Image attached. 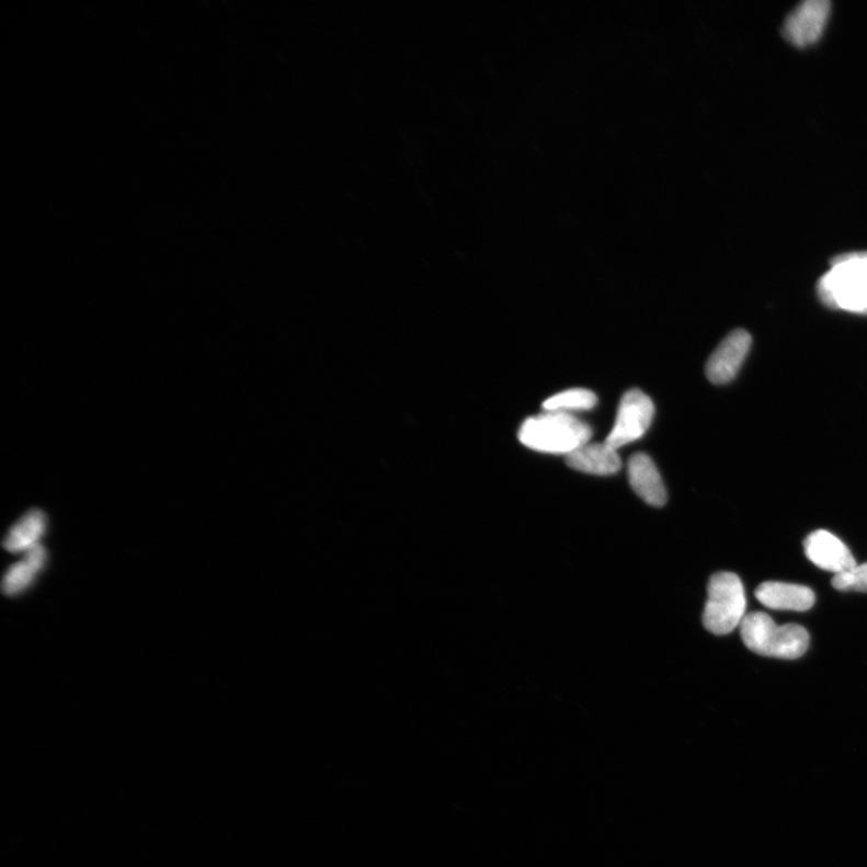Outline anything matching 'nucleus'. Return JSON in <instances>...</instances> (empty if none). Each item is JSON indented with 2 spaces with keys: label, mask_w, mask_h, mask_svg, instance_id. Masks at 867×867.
<instances>
[{
  "label": "nucleus",
  "mask_w": 867,
  "mask_h": 867,
  "mask_svg": "<svg viewBox=\"0 0 867 867\" xmlns=\"http://www.w3.org/2000/svg\"><path fill=\"white\" fill-rule=\"evenodd\" d=\"M817 290L830 309L867 315V252L837 255Z\"/></svg>",
  "instance_id": "nucleus-1"
},
{
  "label": "nucleus",
  "mask_w": 867,
  "mask_h": 867,
  "mask_svg": "<svg viewBox=\"0 0 867 867\" xmlns=\"http://www.w3.org/2000/svg\"><path fill=\"white\" fill-rule=\"evenodd\" d=\"M597 402L596 396L589 389L575 388L566 390L548 398L543 409L545 411H587L595 408Z\"/></svg>",
  "instance_id": "nucleus-14"
},
{
  "label": "nucleus",
  "mask_w": 867,
  "mask_h": 867,
  "mask_svg": "<svg viewBox=\"0 0 867 867\" xmlns=\"http://www.w3.org/2000/svg\"><path fill=\"white\" fill-rule=\"evenodd\" d=\"M829 15L828 0H806L791 12L785 23L786 39L798 47L814 44L821 38Z\"/></svg>",
  "instance_id": "nucleus-7"
},
{
  "label": "nucleus",
  "mask_w": 867,
  "mask_h": 867,
  "mask_svg": "<svg viewBox=\"0 0 867 867\" xmlns=\"http://www.w3.org/2000/svg\"><path fill=\"white\" fill-rule=\"evenodd\" d=\"M803 548L815 567L834 572L835 575L857 566L849 548L826 531H817L806 537Z\"/></svg>",
  "instance_id": "nucleus-8"
},
{
  "label": "nucleus",
  "mask_w": 867,
  "mask_h": 867,
  "mask_svg": "<svg viewBox=\"0 0 867 867\" xmlns=\"http://www.w3.org/2000/svg\"><path fill=\"white\" fill-rule=\"evenodd\" d=\"M654 418V404L651 398L639 389H631L623 396L614 430L606 438V444L615 449L637 442L649 431Z\"/></svg>",
  "instance_id": "nucleus-5"
},
{
  "label": "nucleus",
  "mask_w": 867,
  "mask_h": 867,
  "mask_svg": "<svg viewBox=\"0 0 867 867\" xmlns=\"http://www.w3.org/2000/svg\"><path fill=\"white\" fill-rule=\"evenodd\" d=\"M567 464L573 470L597 476L614 475L621 468L617 449L606 443L583 445L567 456Z\"/></svg>",
  "instance_id": "nucleus-11"
},
{
  "label": "nucleus",
  "mask_w": 867,
  "mask_h": 867,
  "mask_svg": "<svg viewBox=\"0 0 867 867\" xmlns=\"http://www.w3.org/2000/svg\"><path fill=\"white\" fill-rule=\"evenodd\" d=\"M746 613V594L741 580L732 572H718L708 583L704 611L705 628L716 635H727L741 626Z\"/></svg>",
  "instance_id": "nucleus-4"
},
{
  "label": "nucleus",
  "mask_w": 867,
  "mask_h": 867,
  "mask_svg": "<svg viewBox=\"0 0 867 867\" xmlns=\"http://www.w3.org/2000/svg\"><path fill=\"white\" fill-rule=\"evenodd\" d=\"M756 600L764 606L782 611L810 609L815 602L813 591L805 585L785 582H765L755 591Z\"/></svg>",
  "instance_id": "nucleus-10"
},
{
  "label": "nucleus",
  "mask_w": 867,
  "mask_h": 867,
  "mask_svg": "<svg viewBox=\"0 0 867 867\" xmlns=\"http://www.w3.org/2000/svg\"><path fill=\"white\" fill-rule=\"evenodd\" d=\"M832 583L837 591L867 593V563L837 573Z\"/></svg>",
  "instance_id": "nucleus-15"
},
{
  "label": "nucleus",
  "mask_w": 867,
  "mask_h": 867,
  "mask_svg": "<svg viewBox=\"0 0 867 867\" xmlns=\"http://www.w3.org/2000/svg\"><path fill=\"white\" fill-rule=\"evenodd\" d=\"M740 628L744 644L756 654L797 659L809 649L808 630L798 625L777 626L771 616L763 613L748 615Z\"/></svg>",
  "instance_id": "nucleus-3"
},
{
  "label": "nucleus",
  "mask_w": 867,
  "mask_h": 867,
  "mask_svg": "<svg viewBox=\"0 0 867 867\" xmlns=\"http://www.w3.org/2000/svg\"><path fill=\"white\" fill-rule=\"evenodd\" d=\"M629 482L643 502L654 507L666 504V490L654 461L649 455L637 454L628 463Z\"/></svg>",
  "instance_id": "nucleus-9"
},
{
  "label": "nucleus",
  "mask_w": 867,
  "mask_h": 867,
  "mask_svg": "<svg viewBox=\"0 0 867 867\" xmlns=\"http://www.w3.org/2000/svg\"><path fill=\"white\" fill-rule=\"evenodd\" d=\"M46 557L45 548L39 544L30 548L26 557L7 572L2 584L4 594L12 596L26 590L44 568Z\"/></svg>",
  "instance_id": "nucleus-12"
},
{
  "label": "nucleus",
  "mask_w": 867,
  "mask_h": 867,
  "mask_svg": "<svg viewBox=\"0 0 867 867\" xmlns=\"http://www.w3.org/2000/svg\"><path fill=\"white\" fill-rule=\"evenodd\" d=\"M752 346V336L743 329L730 333L706 364V376L715 385L735 378Z\"/></svg>",
  "instance_id": "nucleus-6"
},
{
  "label": "nucleus",
  "mask_w": 867,
  "mask_h": 867,
  "mask_svg": "<svg viewBox=\"0 0 867 867\" xmlns=\"http://www.w3.org/2000/svg\"><path fill=\"white\" fill-rule=\"evenodd\" d=\"M592 429L568 412L546 411L525 420L521 426L520 442L537 452L551 455H570L590 443Z\"/></svg>",
  "instance_id": "nucleus-2"
},
{
  "label": "nucleus",
  "mask_w": 867,
  "mask_h": 867,
  "mask_svg": "<svg viewBox=\"0 0 867 867\" xmlns=\"http://www.w3.org/2000/svg\"><path fill=\"white\" fill-rule=\"evenodd\" d=\"M46 529V516L42 510L27 512L5 536L3 546L9 552L32 548Z\"/></svg>",
  "instance_id": "nucleus-13"
}]
</instances>
